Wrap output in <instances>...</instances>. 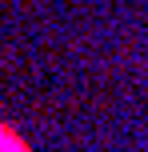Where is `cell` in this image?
I'll return each mask as SVG.
<instances>
[{
  "mask_svg": "<svg viewBox=\"0 0 148 152\" xmlns=\"http://www.w3.org/2000/svg\"><path fill=\"white\" fill-rule=\"evenodd\" d=\"M0 152H32V144H28V140H24L16 128L0 124Z\"/></svg>",
  "mask_w": 148,
  "mask_h": 152,
  "instance_id": "obj_1",
  "label": "cell"
}]
</instances>
